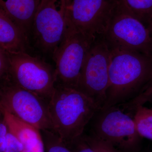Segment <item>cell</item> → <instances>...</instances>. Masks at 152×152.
Returning <instances> with one entry per match:
<instances>
[{
	"label": "cell",
	"instance_id": "obj_13",
	"mask_svg": "<svg viewBox=\"0 0 152 152\" xmlns=\"http://www.w3.org/2000/svg\"><path fill=\"white\" fill-rule=\"evenodd\" d=\"M42 0H0V8L30 37Z\"/></svg>",
	"mask_w": 152,
	"mask_h": 152
},
{
	"label": "cell",
	"instance_id": "obj_11",
	"mask_svg": "<svg viewBox=\"0 0 152 152\" xmlns=\"http://www.w3.org/2000/svg\"><path fill=\"white\" fill-rule=\"evenodd\" d=\"M1 114L8 126L22 143V152H45V145L40 130L19 119L3 109Z\"/></svg>",
	"mask_w": 152,
	"mask_h": 152
},
{
	"label": "cell",
	"instance_id": "obj_21",
	"mask_svg": "<svg viewBox=\"0 0 152 152\" xmlns=\"http://www.w3.org/2000/svg\"><path fill=\"white\" fill-rule=\"evenodd\" d=\"M152 101V84L142 94L132 100L131 104L135 108L143 106L147 103Z\"/></svg>",
	"mask_w": 152,
	"mask_h": 152
},
{
	"label": "cell",
	"instance_id": "obj_14",
	"mask_svg": "<svg viewBox=\"0 0 152 152\" xmlns=\"http://www.w3.org/2000/svg\"><path fill=\"white\" fill-rule=\"evenodd\" d=\"M119 5L146 26L152 18V0H116Z\"/></svg>",
	"mask_w": 152,
	"mask_h": 152
},
{
	"label": "cell",
	"instance_id": "obj_7",
	"mask_svg": "<svg viewBox=\"0 0 152 152\" xmlns=\"http://www.w3.org/2000/svg\"><path fill=\"white\" fill-rule=\"evenodd\" d=\"M111 56L102 36L96 38L86 57L76 89L91 99L99 109L105 102Z\"/></svg>",
	"mask_w": 152,
	"mask_h": 152
},
{
	"label": "cell",
	"instance_id": "obj_24",
	"mask_svg": "<svg viewBox=\"0 0 152 152\" xmlns=\"http://www.w3.org/2000/svg\"><path fill=\"white\" fill-rule=\"evenodd\" d=\"M146 110L148 112H149V113L152 114V109H148V108H146Z\"/></svg>",
	"mask_w": 152,
	"mask_h": 152
},
{
	"label": "cell",
	"instance_id": "obj_22",
	"mask_svg": "<svg viewBox=\"0 0 152 152\" xmlns=\"http://www.w3.org/2000/svg\"><path fill=\"white\" fill-rule=\"evenodd\" d=\"M9 128L3 117L0 122V152H4L5 148L7 135Z\"/></svg>",
	"mask_w": 152,
	"mask_h": 152
},
{
	"label": "cell",
	"instance_id": "obj_17",
	"mask_svg": "<svg viewBox=\"0 0 152 152\" xmlns=\"http://www.w3.org/2000/svg\"><path fill=\"white\" fill-rule=\"evenodd\" d=\"M84 138L95 152H121L107 142L100 139L91 133L83 135Z\"/></svg>",
	"mask_w": 152,
	"mask_h": 152
},
{
	"label": "cell",
	"instance_id": "obj_20",
	"mask_svg": "<svg viewBox=\"0 0 152 152\" xmlns=\"http://www.w3.org/2000/svg\"><path fill=\"white\" fill-rule=\"evenodd\" d=\"M67 145L72 152H95L86 141L83 135Z\"/></svg>",
	"mask_w": 152,
	"mask_h": 152
},
{
	"label": "cell",
	"instance_id": "obj_16",
	"mask_svg": "<svg viewBox=\"0 0 152 152\" xmlns=\"http://www.w3.org/2000/svg\"><path fill=\"white\" fill-rule=\"evenodd\" d=\"M41 131L45 152H72L58 136L52 131Z\"/></svg>",
	"mask_w": 152,
	"mask_h": 152
},
{
	"label": "cell",
	"instance_id": "obj_18",
	"mask_svg": "<svg viewBox=\"0 0 152 152\" xmlns=\"http://www.w3.org/2000/svg\"><path fill=\"white\" fill-rule=\"evenodd\" d=\"M23 150V146L20 140L9 130L4 152H22Z\"/></svg>",
	"mask_w": 152,
	"mask_h": 152
},
{
	"label": "cell",
	"instance_id": "obj_3",
	"mask_svg": "<svg viewBox=\"0 0 152 152\" xmlns=\"http://www.w3.org/2000/svg\"><path fill=\"white\" fill-rule=\"evenodd\" d=\"M91 133L111 144L121 152H140L142 137L134 116L119 106L99 109L91 120Z\"/></svg>",
	"mask_w": 152,
	"mask_h": 152
},
{
	"label": "cell",
	"instance_id": "obj_25",
	"mask_svg": "<svg viewBox=\"0 0 152 152\" xmlns=\"http://www.w3.org/2000/svg\"><path fill=\"white\" fill-rule=\"evenodd\" d=\"M140 152H145V151H141Z\"/></svg>",
	"mask_w": 152,
	"mask_h": 152
},
{
	"label": "cell",
	"instance_id": "obj_15",
	"mask_svg": "<svg viewBox=\"0 0 152 152\" xmlns=\"http://www.w3.org/2000/svg\"><path fill=\"white\" fill-rule=\"evenodd\" d=\"M134 119L141 137L152 140V114L147 110L145 107L140 106L135 111Z\"/></svg>",
	"mask_w": 152,
	"mask_h": 152
},
{
	"label": "cell",
	"instance_id": "obj_12",
	"mask_svg": "<svg viewBox=\"0 0 152 152\" xmlns=\"http://www.w3.org/2000/svg\"><path fill=\"white\" fill-rule=\"evenodd\" d=\"M29 37L0 8V48L9 53H27Z\"/></svg>",
	"mask_w": 152,
	"mask_h": 152
},
{
	"label": "cell",
	"instance_id": "obj_9",
	"mask_svg": "<svg viewBox=\"0 0 152 152\" xmlns=\"http://www.w3.org/2000/svg\"><path fill=\"white\" fill-rule=\"evenodd\" d=\"M95 39L69 27L52 56L56 64V84L77 89L85 58Z\"/></svg>",
	"mask_w": 152,
	"mask_h": 152
},
{
	"label": "cell",
	"instance_id": "obj_4",
	"mask_svg": "<svg viewBox=\"0 0 152 152\" xmlns=\"http://www.w3.org/2000/svg\"><path fill=\"white\" fill-rule=\"evenodd\" d=\"M70 2L42 0L31 32L34 46L42 53L53 56L65 37L69 28Z\"/></svg>",
	"mask_w": 152,
	"mask_h": 152
},
{
	"label": "cell",
	"instance_id": "obj_6",
	"mask_svg": "<svg viewBox=\"0 0 152 152\" xmlns=\"http://www.w3.org/2000/svg\"><path fill=\"white\" fill-rule=\"evenodd\" d=\"M8 53L10 69L7 80L50 102L56 85V69L27 53Z\"/></svg>",
	"mask_w": 152,
	"mask_h": 152
},
{
	"label": "cell",
	"instance_id": "obj_10",
	"mask_svg": "<svg viewBox=\"0 0 152 152\" xmlns=\"http://www.w3.org/2000/svg\"><path fill=\"white\" fill-rule=\"evenodd\" d=\"M118 4L116 0H70L69 27L94 39L102 37Z\"/></svg>",
	"mask_w": 152,
	"mask_h": 152
},
{
	"label": "cell",
	"instance_id": "obj_1",
	"mask_svg": "<svg viewBox=\"0 0 152 152\" xmlns=\"http://www.w3.org/2000/svg\"><path fill=\"white\" fill-rule=\"evenodd\" d=\"M110 83L102 109L132 100L152 84V56L138 52L113 50Z\"/></svg>",
	"mask_w": 152,
	"mask_h": 152
},
{
	"label": "cell",
	"instance_id": "obj_19",
	"mask_svg": "<svg viewBox=\"0 0 152 152\" xmlns=\"http://www.w3.org/2000/svg\"><path fill=\"white\" fill-rule=\"evenodd\" d=\"M10 61L8 53L0 48V79L1 81L7 80L9 77Z\"/></svg>",
	"mask_w": 152,
	"mask_h": 152
},
{
	"label": "cell",
	"instance_id": "obj_5",
	"mask_svg": "<svg viewBox=\"0 0 152 152\" xmlns=\"http://www.w3.org/2000/svg\"><path fill=\"white\" fill-rule=\"evenodd\" d=\"M0 109L41 131H53L49 101L9 80L1 81Z\"/></svg>",
	"mask_w": 152,
	"mask_h": 152
},
{
	"label": "cell",
	"instance_id": "obj_26",
	"mask_svg": "<svg viewBox=\"0 0 152 152\" xmlns=\"http://www.w3.org/2000/svg\"></svg>",
	"mask_w": 152,
	"mask_h": 152
},
{
	"label": "cell",
	"instance_id": "obj_23",
	"mask_svg": "<svg viewBox=\"0 0 152 152\" xmlns=\"http://www.w3.org/2000/svg\"><path fill=\"white\" fill-rule=\"evenodd\" d=\"M146 27L148 31L149 32L151 37L152 38V18L150 20L148 24L147 25Z\"/></svg>",
	"mask_w": 152,
	"mask_h": 152
},
{
	"label": "cell",
	"instance_id": "obj_8",
	"mask_svg": "<svg viewBox=\"0 0 152 152\" xmlns=\"http://www.w3.org/2000/svg\"><path fill=\"white\" fill-rule=\"evenodd\" d=\"M102 37L111 50L129 51L152 56V38L146 26L118 4Z\"/></svg>",
	"mask_w": 152,
	"mask_h": 152
},
{
	"label": "cell",
	"instance_id": "obj_2",
	"mask_svg": "<svg viewBox=\"0 0 152 152\" xmlns=\"http://www.w3.org/2000/svg\"><path fill=\"white\" fill-rule=\"evenodd\" d=\"M49 109L53 132L69 145L83 134L99 107L88 97L73 88L56 85Z\"/></svg>",
	"mask_w": 152,
	"mask_h": 152
}]
</instances>
